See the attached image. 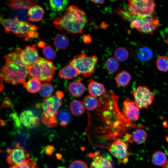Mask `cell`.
Masks as SVG:
<instances>
[{
	"instance_id": "cell-1",
	"label": "cell",
	"mask_w": 168,
	"mask_h": 168,
	"mask_svg": "<svg viewBox=\"0 0 168 168\" xmlns=\"http://www.w3.org/2000/svg\"><path fill=\"white\" fill-rule=\"evenodd\" d=\"M21 49L17 48L4 56L5 63L2 68L1 79L12 85L24 84L29 74L27 66L20 57Z\"/></svg>"
},
{
	"instance_id": "cell-2",
	"label": "cell",
	"mask_w": 168,
	"mask_h": 168,
	"mask_svg": "<svg viewBox=\"0 0 168 168\" xmlns=\"http://www.w3.org/2000/svg\"><path fill=\"white\" fill-rule=\"evenodd\" d=\"M88 21L84 10L71 5L68 7L63 16L55 19L53 23L57 29L75 34L82 33Z\"/></svg>"
},
{
	"instance_id": "cell-3",
	"label": "cell",
	"mask_w": 168,
	"mask_h": 168,
	"mask_svg": "<svg viewBox=\"0 0 168 168\" xmlns=\"http://www.w3.org/2000/svg\"><path fill=\"white\" fill-rule=\"evenodd\" d=\"M122 19L130 24V27L141 33L152 34L158 25L159 21L153 14L140 16L132 14L128 10L120 7L115 11Z\"/></svg>"
},
{
	"instance_id": "cell-4",
	"label": "cell",
	"mask_w": 168,
	"mask_h": 168,
	"mask_svg": "<svg viewBox=\"0 0 168 168\" xmlns=\"http://www.w3.org/2000/svg\"><path fill=\"white\" fill-rule=\"evenodd\" d=\"M0 21L6 33L12 32L19 37L24 38L26 41L32 38H38V27L26 21L16 17L4 19L2 17Z\"/></svg>"
},
{
	"instance_id": "cell-5",
	"label": "cell",
	"mask_w": 168,
	"mask_h": 168,
	"mask_svg": "<svg viewBox=\"0 0 168 168\" xmlns=\"http://www.w3.org/2000/svg\"><path fill=\"white\" fill-rule=\"evenodd\" d=\"M63 96V93L58 90L56 91L55 95L45 99L43 102L42 120L48 127L54 128L57 125L56 117L58 110L62 106V99Z\"/></svg>"
},
{
	"instance_id": "cell-6",
	"label": "cell",
	"mask_w": 168,
	"mask_h": 168,
	"mask_svg": "<svg viewBox=\"0 0 168 168\" xmlns=\"http://www.w3.org/2000/svg\"><path fill=\"white\" fill-rule=\"evenodd\" d=\"M27 67L30 77L44 82L50 81L55 71V66L52 61L41 58L35 64Z\"/></svg>"
},
{
	"instance_id": "cell-7",
	"label": "cell",
	"mask_w": 168,
	"mask_h": 168,
	"mask_svg": "<svg viewBox=\"0 0 168 168\" xmlns=\"http://www.w3.org/2000/svg\"><path fill=\"white\" fill-rule=\"evenodd\" d=\"M98 61L96 55L88 56L82 52L75 56L69 63L72 65L80 75L86 77H90L94 73Z\"/></svg>"
},
{
	"instance_id": "cell-8",
	"label": "cell",
	"mask_w": 168,
	"mask_h": 168,
	"mask_svg": "<svg viewBox=\"0 0 168 168\" xmlns=\"http://www.w3.org/2000/svg\"><path fill=\"white\" fill-rule=\"evenodd\" d=\"M127 5L130 13L140 16L153 14L156 7L155 1L152 0H130Z\"/></svg>"
},
{
	"instance_id": "cell-9",
	"label": "cell",
	"mask_w": 168,
	"mask_h": 168,
	"mask_svg": "<svg viewBox=\"0 0 168 168\" xmlns=\"http://www.w3.org/2000/svg\"><path fill=\"white\" fill-rule=\"evenodd\" d=\"M134 102L139 109L147 108L153 102V93L146 86L138 87L133 92Z\"/></svg>"
},
{
	"instance_id": "cell-10",
	"label": "cell",
	"mask_w": 168,
	"mask_h": 168,
	"mask_svg": "<svg viewBox=\"0 0 168 168\" xmlns=\"http://www.w3.org/2000/svg\"><path fill=\"white\" fill-rule=\"evenodd\" d=\"M7 161L11 166L19 164L26 161L30 154L22 147L20 143H17L12 149L8 148Z\"/></svg>"
},
{
	"instance_id": "cell-11",
	"label": "cell",
	"mask_w": 168,
	"mask_h": 168,
	"mask_svg": "<svg viewBox=\"0 0 168 168\" xmlns=\"http://www.w3.org/2000/svg\"><path fill=\"white\" fill-rule=\"evenodd\" d=\"M128 145L124 141L118 139L111 144L108 150L119 162L125 163L128 161Z\"/></svg>"
},
{
	"instance_id": "cell-12",
	"label": "cell",
	"mask_w": 168,
	"mask_h": 168,
	"mask_svg": "<svg viewBox=\"0 0 168 168\" xmlns=\"http://www.w3.org/2000/svg\"><path fill=\"white\" fill-rule=\"evenodd\" d=\"M20 57L22 62L27 67L36 63L40 58L35 44L27 46L21 49Z\"/></svg>"
},
{
	"instance_id": "cell-13",
	"label": "cell",
	"mask_w": 168,
	"mask_h": 168,
	"mask_svg": "<svg viewBox=\"0 0 168 168\" xmlns=\"http://www.w3.org/2000/svg\"><path fill=\"white\" fill-rule=\"evenodd\" d=\"M122 111L128 120L135 121L139 119V109L134 101L128 98H126L123 102Z\"/></svg>"
},
{
	"instance_id": "cell-14",
	"label": "cell",
	"mask_w": 168,
	"mask_h": 168,
	"mask_svg": "<svg viewBox=\"0 0 168 168\" xmlns=\"http://www.w3.org/2000/svg\"><path fill=\"white\" fill-rule=\"evenodd\" d=\"M21 123L25 126L33 128L40 125V119L30 110L24 111L20 115Z\"/></svg>"
},
{
	"instance_id": "cell-15",
	"label": "cell",
	"mask_w": 168,
	"mask_h": 168,
	"mask_svg": "<svg viewBox=\"0 0 168 168\" xmlns=\"http://www.w3.org/2000/svg\"><path fill=\"white\" fill-rule=\"evenodd\" d=\"M91 155L93 159L90 164V168H113L110 161L99 155L98 152Z\"/></svg>"
},
{
	"instance_id": "cell-16",
	"label": "cell",
	"mask_w": 168,
	"mask_h": 168,
	"mask_svg": "<svg viewBox=\"0 0 168 168\" xmlns=\"http://www.w3.org/2000/svg\"><path fill=\"white\" fill-rule=\"evenodd\" d=\"M5 4L10 8L13 10L21 9H27L36 5L37 2L35 0H6Z\"/></svg>"
},
{
	"instance_id": "cell-17",
	"label": "cell",
	"mask_w": 168,
	"mask_h": 168,
	"mask_svg": "<svg viewBox=\"0 0 168 168\" xmlns=\"http://www.w3.org/2000/svg\"><path fill=\"white\" fill-rule=\"evenodd\" d=\"M88 82V91L91 95L96 97L102 96L105 92V89L103 84L92 79H90Z\"/></svg>"
},
{
	"instance_id": "cell-18",
	"label": "cell",
	"mask_w": 168,
	"mask_h": 168,
	"mask_svg": "<svg viewBox=\"0 0 168 168\" xmlns=\"http://www.w3.org/2000/svg\"><path fill=\"white\" fill-rule=\"evenodd\" d=\"M79 75V72L69 62L61 69L58 73L59 77L65 79H70Z\"/></svg>"
},
{
	"instance_id": "cell-19",
	"label": "cell",
	"mask_w": 168,
	"mask_h": 168,
	"mask_svg": "<svg viewBox=\"0 0 168 168\" xmlns=\"http://www.w3.org/2000/svg\"><path fill=\"white\" fill-rule=\"evenodd\" d=\"M68 91L72 96L77 97H81L84 93L86 88L80 80L70 83L68 87Z\"/></svg>"
},
{
	"instance_id": "cell-20",
	"label": "cell",
	"mask_w": 168,
	"mask_h": 168,
	"mask_svg": "<svg viewBox=\"0 0 168 168\" xmlns=\"http://www.w3.org/2000/svg\"><path fill=\"white\" fill-rule=\"evenodd\" d=\"M44 13L43 8L36 4L30 7L27 12L29 20L34 22L41 21L43 18Z\"/></svg>"
},
{
	"instance_id": "cell-21",
	"label": "cell",
	"mask_w": 168,
	"mask_h": 168,
	"mask_svg": "<svg viewBox=\"0 0 168 168\" xmlns=\"http://www.w3.org/2000/svg\"><path fill=\"white\" fill-rule=\"evenodd\" d=\"M147 137L146 132L143 129L138 128L133 132L132 136H130L129 141L138 144H141L146 141Z\"/></svg>"
},
{
	"instance_id": "cell-22",
	"label": "cell",
	"mask_w": 168,
	"mask_h": 168,
	"mask_svg": "<svg viewBox=\"0 0 168 168\" xmlns=\"http://www.w3.org/2000/svg\"><path fill=\"white\" fill-rule=\"evenodd\" d=\"M85 108L83 102L76 100H72L70 103V110L72 114L76 116H80L85 112Z\"/></svg>"
},
{
	"instance_id": "cell-23",
	"label": "cell",
	"mask_w": 168,
	"mask_h": 168,
	"mask_svg": "<svg viewBox=\"0 0 168 168\" xmlns=\"http://www.w3.org/2000/svg\"><path fill=\"white\" fill-rule=\"evenodd\" d=\"M38 46L42 49L43 54L47 59L52 60L55 58L56 55V52L51 46L46 44L42 41L39 42Z\"/></svg>"
},
{
	"instance_id": "cell-24",
	"label": "cell",
	"mask_w": 168,
	"mask_h": 168,
	"mask_svg": "<svg viewBox=\"0 0 168 168\" xmlns=\"http://www.w3.org/2000/svg\"><path fill=\"white\" fill-rule=\"evenodd\" d=\"M68 4V1L67 0H51L49 1L52 10L57 13H61L66 10Z\"/></svg>"
},
{
	"instance_id": "cell-25",
	"label": "cell",
	"mask_w": 168,
	"mask_h": 168,
	"mask_svg": "<svg viewBox=\"0 0 168 168\" xmlns=\"http://www.w3.org/2000/svg\"><path fill=\"white\" fill-rule=\"evenodd\" d=\"M131 78V76L129 73L125 71H123L117 74L114 79L118 85L124 87L128 84Z\"/></svg>"
},
{
	"instance_id": "cell-26",
	"label": "cell",
	"mask_w": 168,
	"mask_h": 168,
	"mask_svg": "<svg viewBox=\"0 0 168 168\" xmlns=\"http://www.w3.org/2000/svg\"><path fill=\"white\" fill-rule=\"evenodd\" d=\"M54 43L55 47L59 49H64L69 45V40L65 35L58 34L54 37Z\"/></svg>"
},
{
	"instance_id": "cell-27",
	"label": "cell",
	"mask_w": 168,
	"mask_h": 168,
	"mask_svg": "<svg viewBox=\"0 0 168 168\" xmlns=\"http://www.w3.org/2000/svg\"><path fill=\"white\" fill-rule=\"evenodd\" d=\"M99 102L96 97L91 95L86 96L82 102L85 108L90 111L96 109L99 105Z\"/></svg>"
},
{
	"instance_id": "cell-28",
	"label": "cell",
	"mask_w": 168,
	"mask_h": 168,
	"mask_svg": "<svg viewBox=\"0 0 168 168\" xmlns=\"http://www.w3.org/2000/svg\"><path fill=\"white\" fill-rule=\"evenodd\" d=\"M23 85L27 91L31 93L39 91L42 85L40 81L34 78L30 79Z\"/></svg>"
},
{
	"instance_id": "cell-29",
	"label": "cell",
	"mask_w": 168,
	"mask_h": 168,
	"mask_svg": "<svg viewBox=\"0 0 168 168\" xmlns=\"http://www.w3.org/2000/svg\"><path fill=\"white\" fill-rule=\"evenodd\" d=\"M119 64L115 58L110 57L107 59L105 63L106 70L110 73L116 72L119 69Z\"/></svg>"
},
{
	"instance_id": "cell-30",
	"label": "cell",
	"mask_w": 168,
	"mask_h": 168,
	"mask_svg": "<svg viewBox=\"0 0 168 168\" xmlns=\"http://www.w3.org/2000/svg\"><path fill=\"white\" fill-rule=\"evenodd\" d=\"M57 115L59 124L63 127L67 126L71 119L69 113L65 110H63L58 112Z\"/></svg>"
},
{
	"instance_id": "cell-31",
	"label": "cell",
	"mask_w": 168,
	"mask_h": 168,
	"mask_svg": "<svg viewBox=\"0 0 168 168\" xmlns=\"http://www.w3.org/2000/svg\"><path fill=\"white\" fill-rule=\"evenodd\" d=\"M115 58L118 61L123 62L128 58L129 53L126 48L120 47L117 48L114 53Z\"/></svg>"
},
{
	"instance_id": "cell-32",
	"label": "cell",
	"mask_w": 168,
	"mask_h": 168,
	"mask_svg": "<svg viewBox=\"0 0 168 168\" xmlns=\"http://www.w3.org/2000/svg\"><path fill=\"white\" fill-rule=\"evenodd\" d=\"M166 157L163 152L157 151L155 152L152 156V161L155 165L162 166L166 161Z\"/></svg>"
},
{
	"instance_id": "cell-33",
	"label": "cell",
	"mask_w": 168,
	"mask_h": 168,
	"mask_svg": "<svg viewBox=\"0 0 168 168\" xmlns=\"http://www.w3.org/2000/svg\"><path fill=\"white\" fill-rule=\"evenodd\" d=\"M54 92L53 86L48 83L42 84L39 91L40 95L42 97L47 98L51 96Z\"/></svg>"
},
{
	"instance_id": "cell-34",
	"label": "cell",
	"mask_w": 168,
	"mask_h": 168,
	"mask_svg": "<svg viewBox=\"0 0 168 168\" xmlns=\"http://www.w3.org/2000/svg\"><path fill=\"white\" fill-rule=\"evenodd\" d=\"M156 66L158 69L163 72L168 71V57L166 56L160 57L156 60Z\"/></svg>"
},
{
	"instance_id": "cell-35",
	"label": "cell",
	"mask_w": 168,
	"mask_h": 168,
	"mask_svg": "<svg viewBox=\"0 0 168 168\" xmlns=\"http://www.w3.org/2000/svg\"><path fill=\"white\" fill-rule=\"evenodd\" d=\"M152 53L149 48L143 47L141 48L138 53L139 59L143 62H146L150 59L152 57Z\"/></svg>"
},
{
	"instance_id": "cell-36",
	"label": "cell",
	"mask_w": 168,
	"mask_h": 168,
	"mask_svg": "<svg viewBox=\"0 0 168 168\" xmlns=\"http://www.w3.org/2000/svg\"><path fill=\"white\" fill-rule=\"evenodd\" d=\"M9 168H38L34 160L31 158L29 159L21 164L11 166Z\"/></svg>"
},
{
	"instance_id": "cell-37",
	"label": "cell",
	"mask_w": 168,
	"mask_h": 168,
	"mask_svg": "<svg viewBox=\"0 0 168 168\" xmlns=\"http://www.w3.org/2000/svg\"><path fill=\"white\" fill-rule=\"evenodd\" d=\"M69 168H88V167L86 164L83 161L76 160L70 164Z\"/></svg>"
},
{
	"instance_id": "cell-38",
	"label": "cell",
	"mask_w": 168,
	"mask_h": 168,
	"mask_svg": "<svg viewBox=\"0 0 168 168\" xmlns=\"http://www.w3.org/2000/svg\"><path fill=\"white\" fill-rule=\"evenodd\" d=\"M55 148L54 146L52 145H48L44 147V152L45 154L48 156H51L54 152Z\"/></svg>"
},
{
	"instance_id": "cell-39",
	"label": "cell",
	"mask_w": 168,
	"mask_h": 168,
	"mask_svg": "<svg viewBox=\"0 0 168 168\" xmlns=\"http://www.w3.org/2000/svg\"><path fill=\"white\" fill-rule=\"evenodd\" d=\"M82 39L83 42L86 44H89L90 43L92 40V39L89 35H83L82 36Z\"/></svg>"
},
{
	"instance_id": "cell-40",
	"label": "cell",
	"mask_w": 168,
	"mask_h": 168,
	"mask_svg": "<svg viewBox=\"0 0 168 168\" xmlns=\"http://www.w3.org/2000/svg\"><path fill=\"white\" fill-rule=\"evenodd\" d=\"M91 1L93 3L98 4L102 5L104 3V0H91Z\"/></svg>"
},
{
	"instance_id": "cell-41",
	"label": "cell",
	"mask_w": 168,
	"mask_h": 168,
	"mask_svg": "<svg viewBox=\"0 0 168 168\" xmlns=\"http://www.w3.org/2000/svg\"><path fill=\"white\" fill-rule=\"evenodd\" d=\"M163 168H168V161H166L162 165Z\"/></svg>"
},
{
	"instance_id": "cell-42",
	"label": "cell",
	"mask_w": 168,
	"mask_h": 168,
	"mask_svg": "<svg viewBox=\"0 0 168 168\" xmlns=\"http://www.w3.org/2000/svg\"><path fill=\"white\" fill-rule=\"evenodd\" d=\"M166 30V32L167 34V39H166V42H167V43L168 44V27L167 28Z\"/></svg>"
},
{
	"instance_id": "cell-43",
	"label": "cell",
	"mask_w": 168,
	"mask_h": 168,
	"mask_svg": "<svg viewBox=\"0 0 168 168\" xmlns=\"http://www.w3.org/2000/svg\"><path fill=\"white\" fill-rule=\"evenodd\" d=\"M57 168H66L64 167H63V166H59Z\"/></svg>"
},
{
	"instance_id": "cell-44",
	"label": "cell",
	"mask_w": 168,
	"mask_h": 168,
	"mask_svg": "<svg viewBox=\"0 0 168 168\" xmlns=\"http://www.w3.org/2000/svg\"><path fill=\"white\" fill-rule=\"evenodd\" d=\"M45 168H49V167H46Z\"/></svg>"
}]
</instances>
